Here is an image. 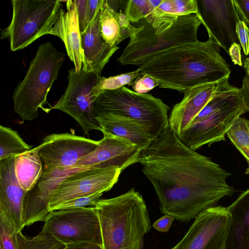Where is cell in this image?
I'll return each mask as SVG.
<instances>
[{
    "label": "cell",
    "mask_w": 249,
    "mask_h": 249,
    "mask_svg": "<svg viewBox=\"0 0 249 249\" xmlns=\"http://www.w3.org/2000/svg\"><path fill=\"white\" fill-rule=\"evenodd\" d=\"M138 162L152 185L161 212L188 223L231 196V174L184 144L169 125L141 151Z\"/></svg>",
    "instance_id": "1"
},
{
    "label": "cell",
    "mask_w": 249,
    "mask_h": 249,
    "mask_svg": "<svg viewBox=\"0 0 249 249\" xmlns=\"http://www.w3.org/2000/svg\"><path fill=\"white\" fill-rule=\"evenodd\" d=\"M220 50L210 39L181 44L155 55L138 68L139 74L154 78L160 88L184 93L230 77V67Z\"/></svg>",
    "instance_id": "2"
},
{
    "label": "cell",
    "mask_w": 249,
    "mask_h": 249,
    "mask_svg": "<svg viewBox=\"0 0 249 249\" xmlns=\"http://www.w3.org/2000/svg\"><path fill=\"white\" fill-rule=\"evenodd\" d=\"M99 217L103 249H143L151 229L142 196L132 188L118 196L100 199L94 204Z\"/></svg>",
    "instance_id": "3"
},
{
    "label": "cell",
    "mask_w": 249,
    "mask_h": 249,
    "mask_svg": "<svg viewBox=\"0 0 249 249\" xmlns=\"http://www.w3.org/2000/svg\"><path fill=\"white\" fill-rule=\"evenodd\" d=\"M65 54L50 42L39 45L30 62L26 75L15 88L12 98L15 112L23 121L38 117V109L48 113L52 108L47 98L53 82L57 79L64 61Z\"/></svg>",
    "instance_id": "4"
},
{
    "label": "cell",
    "mask_w": 249,
    "mask_h": 249,
    "mask_svg": "<svg viewBox=\"0 0 249 249\" xmlns=\"http://www.w3.org/2000/svg\"><path fill=\"white\" fill-rule=\"evenodd\" d=\"M142 29L130 37L118 61L123 65L139 67L157 54L175 46L198 40L201 22L196 14L178 17L160 28H153L144 19Z\"/></svg>",
    "instance_id": "5"
},
{
    "label": "cell",
    "mask_w": 249,
    "mask_h": 249,
    "mask_svg": "<svg viewBox=\"0 0 249 249\" xmlns=\"http://www.w3.org/2000/svg\"><path fill=\"white\" fill-rule=\"evenodd\" d=\"M170 107L151 94H141L126 87L105 90L95 100L93 113H109L132 120L145 129L153 141L169 126Z\"/></svg>",
    "instance_id": "6"
},
{
    "label": "cell",
    "mask_w": 249,
    "mask_h": 249,
    "mask_svg": "<svg viewBox=\"0 0 249 249\" xmlns=\"http://www.w3.org/2000/svg\"><path fill=\"white\" fill-rule=\"evenodd\" d=\"M9 25L1 30L12 51L23 49L39 37L49 35L62 9L59 0H12Z\"/></svg>",
    "instance_id": "7"
},
{
    "label": "cell",
    "mask_w": 249,
    "mask_h": 249,
    "mask_svg": "<svg viewBox=\"0 0 249 249\" xmlns=\"http://www.w3.org/2000/svg\"><path fill=\"white\" fill-rule=\"evenodd\" d=\"M103 135L98 147L73 166L44 178L43 184L45 188L51 191L66 177L87 170L118 167L122 172L138 162L142 151L140 148L116 136L107 133H103Z\"/></svg>",
    "instance_id": "8"
},
{
    "label": "cell",
    "mask_w": 249,
    "mask_h": 249,
    "mask_svg": "<svg viewBox=\"0 0 249 249\" xmlns=\"http://www.w3.org/2000/svg\"><path fill=\"white\" fill-rule=\"evenodd\" d=\"M101 75L87 68L77 71L69 70L68 85L64 94L52 109L61 110L72 117L80 124L86 135L92 130L103 132V128L93 113L96 97L92 89L98 83Z\"/></svg>",
    "instance_id": "9"
},
{
    "label": "cell",
    "mask_w": 249,
    "mask_h": 249,
    "mask_svg": "<svg viewBox=\"0 0 249 249\" xmlns=\"http://www.w3.org/2000/svg\"><path fill=\"white\" fill-rule=\"evenodd\" d=\"M42 229L65 245L82 243L103 245L95 207L51 211Z\"/></svg>",
    "instance_id": "10"
},
{
    "label": "cell",
    "mask_w": 249,
    "mask_h": 249,
    "mask_svg": "<svg viewBox=\"0 0 249 249\" xmlns=\"http://www.w3.org/2000/svg\"><path fill=\"white\" fill-rule=\"evenodd\" d=\"M248 112L240 96L209 114L196 116L178 136L187 146L195 150L204 145L225 141V135L235 120Z\"/></svg>",
    "instance_id": "11"
},
{
    "label": "cell",
    "mask_w": 249,
    "mask_h": 249,
    "mask_svg": "<svg viewBox=\"0 0 249 249\" xmlns=\"http://www.w3.org/2000/svg\"><path fill=\"white\" fill-rule=\"evenodd\" d=\"M100 141L69 133H53L39 144V155L43 163L41 177L67 170L93 151Z\"/></svg>",
    "instance_id": "12"
},
{
    "label": "cell",
    "mask_w": 249,
    "mask_h": 249,
    "mask_svg": "<svg viewBox=\"0 0 249 249\" xmlns=\"http://www.w3.org/2000/svg\"><path fill=\"white\" fill-rule=\"evenodd\" d=\"M121 172L118 167L94 168L66 177L49 193V211L71 199L109 191L118 181Z\"/></svg>",
    "instance_id": "13"
},
{
    "label": "cell",
    "mask_w": 249,
    "mask_h": 249,
    "mask_svg": "<svg viewBox=\"0 0 249 249\" xmlns=\"http://www.w3.org/2000/svg\"><path fill=\"white\" fill-rule=\"evenodd\" d=\"M231 221L227 208H209L195 218L185 236L170 249H224Z\"/></svg>",
    "instance_id": "14"
},
{
    "label": "cell",
    "mask_w": 249,
    "mask_h": 249,
    "mask_svg": "<svg viewBox=\"0 0 249 249\" xmlns=\"http://www.w3.org/2000/svg\"><path fill=\"white\" fill-rule=\"evenodd\" d=\"M198 17L209 39L229 54L233 43H239L236 23L240 19L233 0H197Z\"/></svg>",
    "instance_id": "15"
},
{
    "label": "cell",
    "mask_w": 249,
    "mask_h": 249,
    "mask_svg": "<svg viewBox=\"0 0 249 249\" xmlns=\"http://www.w3.org/2000/svg\"><path fill=\"white\" fill-rule=\"evenodd\" d=\"M15 157L0 160V214L18 232L23 229L22 209L28 192L19 185L15 174Z\"/></svg>",
    "instance_id": "16"
},
{
    "label": "cell",
    "mask_w": 249,
    "mask_h": 249,
    "mask_svg": "<svg viewBox=\"0 0 249 249\" xmlns=\"http://www.w3.org/2000/svg\"><path fill=\"white\" fill-rule=\"evenodd\" d=\"M67 11L61 9L59 18L49 35L59 37L63 42L69 58L76 71L87 68L81 45L76 4L74 0L66 1Z\"/></svg>",
    "instance_id": "17"
},
{
    "label": "cell",
    "mask_w": 249,
    "mask_h": 249,
    "mask_svg": "<svg viewBox=\"0 0 249 249\" xmlns=\"http://www.w3.org/2000/svg\"><path fill=\"white\" fill-rule=\"evenodd\" d=\"M217 83L187 90L182 100L174 106L169 118V125L178 137L211 98Z\"/></svg>",
    "instance_id": "18"
},
{
    "label": "cell",
    "mask_w": 249,
    "mask_h": 249,
    "mask_svg": "<svg viewBox=\"0 0 249 249\" xmlns=\"http://www.w3.org/2000/svg\"><path fill=\"white\" fill-rule=\"evenodd\" d=\"M101 10V8L86 30L81 34V45L87 68L100 75L110 58L119 49L118 46L108 45L102 36L100 24Z\"/></svg>",
    "instance_id": "19"
},
{
    "label": "cell",
    "mask_w": 249,
    "mask_h": 249,
    "mask_svg": "<svg viewBox=\"0 0 249 249\" xmlns=\"http://www.w3.org/2000/svg\"><path fill=\"white\" fill-rule=\"evenodd\" d=\"M227 208L231 221L224 249H249V189Z\"/></svg>",
    "instance_id": "20"
},
{
    "label": "cell",
    "mask_w": 249,
    "mask_h": 249,
    "mask_svg": "<svg viewBox=\"0 0 249 249\" xmlns=\"http://www.w3.org/2000/svg\"><path fill=\"white\" fill-rule=\"evenodd\" d=\"M100 30L104 40L112 47L140 32L142 25H132L124 13L118 12L104 0L100 16Z\"/></svg>",
    "instance_id": "21"
},
{
    "label": "cell",
    "mask_w": 249,
    "mask_h": 249,
    "mask_svg": "<svg viewBox=\"0 0 249 249\" xmlns=\"http://www.w3.org/2000/svg\"><path fill=\"white\" fill-rule=\"evenodd\" d=\"M95 118L103 128V133L123 139L142 150L146 149L152 141L144 128L132 120L109 113L99 114Z\"/></svg>",
    "instance_id": "22"
},
{
    "label": "cell",
    "mask_w": 249,
    "mask_h": 249,
    "mask_svg": "<svg viewBox=\"0 0 249 249\" xmlns=\"http://www.w3.org/2000/svg\"><path fill=\"white\" fill-rule=\"evenodd\" d=\"M39 150L38 145L15 157V176L20 187L27 192L36 186L43 174V166Z\"/></svg>",
    "instance_id": "23"
},
{
    "label": "cell",
    "mask_w": 249,
    "mask_h": 249,
    "mask_svg": "<svg viewBox=\"0 0 249 249\" xmlns=\"http://www.w3.org/2000/svg\"><path fill=\"white\" fill-rule=\"evenodd\" d=\"M18 133L10 127L0 125V160L21 154L32 149Z\"/></svg>",
    "instance_id": "24"
},
{
    "label": "cell",
    "mask_w": 249,
    "mask_h": 249,
    "mask_svg": "<svg viewBox=\"0 0 249 249\" xmlns=\"http://www.w3.org/2000/svg\"><path fill=\"white\" fill-rule=\"evenodd\" d=\"M15 239L17 249H63L66 246L43 229L32 238L19 231L16 233Z\"/></svg>",
    "instance_id": "25"
},
{
    "label": "cell",
    "mask_w": 249,
    "mask_h": 249,
    "mask_svg": "<svg viewBox=\"0 0 249 249\" xmlns=\"http://www.w3.org/2000/svg\"><path fill=\"white\" fill-rule=\"evenodd\" d=\"M226 134L246 159L248 166L245 174L249 175V120L238 118Z\"/></svg>",
    "instance_id": "26"
},
{
    "label": "cell",
    "mask_w": 249,
    "mask_h": 249,
    "mask_svg": "<svg viewBox=\"0 0 249 249\" xmlns=\"http://www.w3.org/2000/svg\"><path fill=\"white\" fill-rule=\"evenodd\" d=\"M140 69L108 77H101L98 83L92 89L93 95L97 97L105 90L118 89L126 85H132L139 75Z\"/></svg>",
    "instance_id": "27"
},
{
    "label": "cell",
    "mask_w": 249,
    "mask_h": 249,
    "mask_svg": "<svg viewBox=\"0 0 249 249\" xmlns=\"http://www.w3.org/2000/svg\"><path fill=\"white\" fill-rule=\"evenodd\" d=\"M162 0H129L126 1L124 14L132 23H138L148 17Z\"/></svg>",
    "instance_id": "28"
},
{
    "label": "cell",
    "mask_w": 249,
    "mask_h": 249,
    "mask_svg": "<svg viewBox=\"0 0 249 249\" xmlns=\"http://www.w3.org/2000/svg\"><path fill=\"white\" fill-rule=\"evenodd\" d=\"M17 232L9 221L0 214V249H17L15 234Z\"/></svg>",
    "instance_id": "29"
},
{
    "label": "cell",
    "mask_w": 249,
    "mask_h": 249,
    "mask_svg": "<svg viewBox=\"0 0 249 249\" xmlns=\"http://www.w3.org/2000/svg\"><path fill=\"white\" fill-rule=\"evenodd\" d=\"M103 194V193H97L71 199L56 206L53 211L86 207L87 206H94L95 203L100 199Z\"/></svg>",
    "instance_id": "30"
},
{
    "label": "cell",
    "mask_w": 249,
    "mask_h": 249,
    "mask_svg": "<svg viewBox=\"0 0 249 249\" xmlns=\"http://www.w3.org/2000/svg\"><path fill=\"white\" fill-rule=\"evenodd\" d=\"M172 15L179 17L197 14L198 12L197 0H172Z\"/></svg>",
    "instance_id": "31"
},
{
    "label": "cell",
    "mask_w": 249,
    "mask_h": 249,
    "mask_svg": "<svg viewBox=\"0 0 249 249\" xmlns=\"http://www.w3.org/2000/svg\"><path fill=\"white\" fill-rule=\"evenodd\" d=\"M134 91L145 94L159 86V82L154 78L147 74H139L132 84Z\"/></svg>",
    "instance_id": "32"
},
{
    "label": "cell",
    "mask_w": 249,
    "mask_h": 249,
    "mask_svg": "<svg viewBox=\"0 0 249 249\" xmlns=\"http://www.w3.org/2000/svg\"><path fill=\"white\" fill-rule=\"evenodd\" d=\"M236 34L240 46L246 55H249V28L239 19L236 23Z\"/></svg>",
    "instance_id": "33"
},
{
    "label": "cell",
    "mask_w": 249,
    "mask_h": 249,
    "mask_svg": "<svg viewBox=\"0 0 249 249\" xmlns=\"http://www.w3.org/2000/svg\"><path fill=\"white\" fill-rule=\"evenodd\" d=\"M77 12L80 34L87 29V12L88 0H74Z\"/></svg>",
    "instance_id": "34"
},
{
    "label": "cell",
    "mask_w": 249,
    "mask_h": 249,
    "mask_svg": "<svg viewBox=\"0 0 249 249\" xmlns=\"http://www.w3.org/2000/svg\"><path fill=\"white\" fill-rule=\"evenodd\" d=\"M236 12L240 19L249 28V0H233Z\"/></svg>",
    "instance_id": "35"
},
{
    "label": "cell",
    "mask_w": 249,
    "mask_h": 249,
    "mask_svg": "<svg viewBox=\"0 0 249 249\" xmlns=\"http://www.w3.org/2000/svg\"><path fill=\"white\" fill-rule=\"evenodd\" d=\"M175 218L171 215L165 214L159 219L155 222L153 227L157 231L165 232L168 231Z\"/></svg>",
    "instance_id": "36"
},
{
    "label": "cell",
    "mask_w": 249,
    "mask_h": 249,
    "mask_svg": "<svg viewBox=\"0 0 249 249\" xmlns=\"http://www.w3.org/2000/svg\"><path fill=\"white\" fill-rule=\"evenodd\" d=\"M229 54L234 64L239 66H243L241 46L239 43H233L231 46L229 50Z\"/></svg>",
    "instance_id": "37"
},
{
    "label": "cell",
    "mask_w": 249,
    "mask_h": 249,
    "mask_svg": "<svg viewBox=\"0 0 249 249\" xmlns=\"http://www.w3.org/2000/svg\"><path fill=\"white\" fill-rule=\"evenodd\" d=\"M240 91L244 105L249 111V76L246 74L243 79Z\"/></svg>",
    "instance_id": "38"
},
{
    "label": "cell",
    "mask_w": 249,
    "mask_h": 249,
    "mask_svg": "<svg viewBox=\"0 0 249 249\" xmlns=\"http://www.w3.org/2000/svg\"><path fill=\"white\" fill-rule=\"evenodd\" d=\"M63 249H103V247L97 244L82 243L66 245Z\"/></svg>",
    "instance_id": "39"
},
{
    "label": "cell",
    "mask_w": 249,
    "mask_h": 249,
    "mask_svg": "<svg viewBox=\"0 0 249 249\" xmlns=\"http://www.w3.org/2000/svg\"><path fill=\"white\" fill-rule=\"evenodd\" d=\"M244 68L246 74L249 76V56L247 57L244 62Z\"/></svg>",
    "instance_id": "40"
}]
</instances>
